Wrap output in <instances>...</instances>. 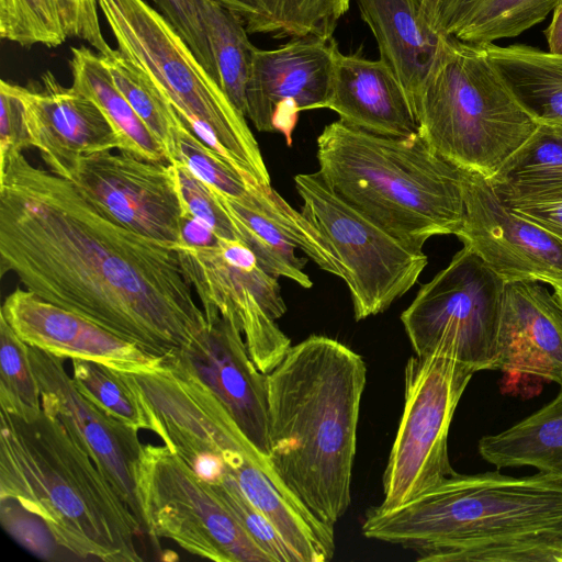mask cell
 <instances>
[{"label":"cell","mask_w":562,"mask_h":562,"mask_svg":"<svg viewBox=\"0 0 562 562\" xmlns=\"http://www.w3.org/2000/svg\"><path fill=\"white\" fill-rule=\"evenodd\" d=\"M493 370L562 386V306L543 283H505Z\"/></svg>","instance_id":"cell-19"},{"label":"cell","mask_w":562,"mask_h":562,"mask_svg":"<svg viewBox=\"0 0 562 562\" xmlns=\"http://www.w3.org/2000/svg\"><path fill=\"white\" fill-rule=\"evenodd\" d=\"M98 5L116 48L149 76L189 128L245 178L269 186L246 116L161 13L144 0H98Z\"/></svg>","instance_id":"cell-7"},{"label":"cell","mask_w":562,"mask_h":562,"mask_svg":"<svg viewBox=\"0 0 562 562\" xmlns=\"http://www.w3.org/2000/svg\"><path fill=\"white\" fill-rule=\"evenodd\" d=\"M161 15L184 40L203 67L217 81L212 53L198 7V0H153Z\"/></svg>","instance_id":"cell-38"},{"label":"cell","mask_w":562,"mask_h":562,"mask_svg":"<svg viewBox=\"0 0 562 562\" xmlns=\"http://www.w3.org/2000/svg\"><path fill=\"white\" fill-rule=\"evenodd\" d=\"M71 366V379L87 400L122 424L148 430L146 411L125 372L83 359H72Z\"/></svg>","instance_id":"cell-32"},{"label":"cell","mask_w":562,"mask_h":562,"mask_svg":"<svg viewBox=\"0 0 562 562\" xmlns=\"http://www.w3.org/2000/svg\"><path fill=\"white\" fill-rule=\"evenodd\" d=\"M0 268L155 356L206 325L177 245L126 228L21 153L0 164Z\"/></svg>","instance_id":"cell-1"},{"label":"cell","mask_w":562,"mask_h":562,"mask_svg":"<svg viewBox=\"0 0 562 562\" xmlns=\"http://www.w3.org/2000/svg\"><path fill=\"white\" fill-rule=\"evenodd\" d=\"M553 292L562 306V289L554 290Z\"/></svg>","instance_id":"cell-45"},{"label":"cell","mask_w":562,"mask_h":562,"mask_svg":"<svg viewBox=\"0 0 562 562\" xmlns=\"http://www.w3.org/2000/svg\"><path fill=\"white\" fill-rule=\"evenodd\" d=\"M560 0H438L429 24L439 34L485 46L541 23Z\"/></svg>","instance_id":"cell-23"},{"label":"cell","mask_w":562,"mask_h":562,"mask_svg":"<svg viewBox=\"0 0 562 562\" xmlns=\"http://www.w3.org/2000/svg\"><path fill=\"white\" fill-rule=\"evenodd\" d=\"M32 146L26 127L23 104L15 85L0 82V164L15 153Z\"/></svg>","instance_id":"cell-39"},{"label":"cell","mask_w":562,"mask_h":562,"mask_svg":"<svg viewBox=\"0 0 562 562\" xmlns=\"http://www.w3.org/2000/svg\"><path fill=\"white\" fill-rule=\"evenodd\" d=\"M318 173L349 205L408 247L456 235L464 215L463 170L417 132L373 134L340 120L318 135Z\"/></svg>","instance_id":"cell-5"},{"label":"cell","mask_w":562,"mask_h":562,"mask_svg":"<svg viewBox=\"0 0 562 562\" xmlns=\"http://www.w3.org/2000/svg\"><path fill=\"white\" fill-rule=\"evenodd\" d=\"M4 529L45 560L139 562L145 529L83 446L43 408L0 409Z\"/></svg>","instance_id":"cell-2"},{"label":"cell","mask_w":562,"mask_h":562,"mask_svg":"<svg viewBox=\"0 0 562 562\" xmlns=\"http://www.w3.org/2000/svg\"><path fill=\"white\" fill-rule=\"evenodd\" d=\"M487 180L505 204L537 202L562 194V134L540 123Z\"/></svg>","instance_id":"cell-27"},{"label":"cell","mask_w":562,"mask_h":562,"mask_svg":"<svg viewBox=\"0 0 562 562\" xmlns=\"http://www.w3.org/2000/svg\"><path fill=\"white\" fill-rule=\"evenodd\" d=\"M237 15L248 34L331 38L351 0H213Z\"/></svg>","instance_id":"cell-28"},{"label":"cell","mask_w":562,"mask_h":562,"mask_svg":"<svg viewBox=\"0 0 562 562\" xmlns=\"http://www.w3.org/2000/svg\"><path fill=\"white\" fill-rule=\"evenodd\" d=\"M367 382L363 358L312 335L269 373V460L290 491L335 527L351 503L357 428Z\"/></svg>","instance_id":"cell-4"},{"label":"cell","mask_w":562,"mask_h":562,"mask_svg":"<svg viewBox=\"0 0 562 562\" xmlns=\"http://www.w3.org/2000/svg\"><path fill=\"white\" fill-rule=\"evenodd\" d=\"M215 192L235 225L239 241L254 252L265 271L276 278H288L305 289L312 288L313 282L304 271L305 260L295 254L297 248L280 226L252 201L250 183L247 195L241 199Z\"/></svg>","instance_id":"cell-29"},{"label":"cell","mask_w":562,"mask_h":562,"mask_svg":"<svg viewBox=\"0 0 562 562\" xmlns=\"http://www.w3.org/2000/svg\"><path fill=\"white\" fill-rule=\"evenodd\" d=\"M549 125L553 126L560 134H562V123H551Z\"/></svg>","instance_id":"cell-46"},{"label":"cell","mask_w":562,"mask_h":562,"mask_svg":"<svg viewBox=\"0 0 562 562\" xmlns=\"http://www.w3.org/2000/svg\"><path fill=\"white\" fill-rule=\"evenodd\" d=\"M437 2H438V0H422L423 13H424L426 20L428 21V23L430 22L432 15H434Z\"/></svg>","instance_id":"cell-44"},{"label":"cell","mask_w":562,"mask_h":562,"mask_svg":"<svg viewBox=\"0 0 562 562\" xmlns=\"http://www.w3.org/2000/svg\"><path fill=\"white\" fill-rule=\"evenodd\" d=\"M338 49L334 37L315 36L257 48L246 86V117L256 130L281 133L290 146L299 113L324 108Z\"/></svg>","instance_id":"cell-16"},{"label":"cell","mask_w":562,"mask_h":562,"mask_svg":"<svg viewBox=\"0 0 562 562\" xmlns=\"http://www.w3.org/2000/svg\"><path fill=\"white\" fill-rule=\"evenodd\" d=\"M477 449L497 469L531 467L562 481V389L531 415L482 437Z\"/></svg>","instance_id":"cell-24"},{"label":"cell","mask_w":562,"mask_h":562,"mask_svg":"<svg viewBox=\"0 0 562 562\" xmlns=\"http://www.w3.org/2000/svg\"><path fill=\"white\" fill-rule=\"evenodd\" d=\"M302 214L317 229L347 284L357 321L386 311L428 263L415 250L335 194L317 172L294 177Z\"/></svg>","instance_id":"cell-8"},{"label":"cell","mask_w":562,"mask_h":562,"mask_svg":"<svg viewBox=\"0 0 562 562\" xmlns=\"http://www.w3.org/2000/svg\"><path fill=\"white\" fill-rule=\"evenodd\" d=\"M175 161L184 165L194 176L223 195L241 199L249 191L251 180L201 140L183 120L177 131Z\"/></svg>","instance_id":"cell-35"},{"label":"cell","mask_w":562,"mask_h":562,"mask_svg":"<svg viewBox=\"0 0 562 562\" xmlns=\"http://www.w3.org/2000/svg\"><path fill=\"white\" fill-rule=\"evenodd\" d=\"M146 532L216 562H271L207 482L166 445L144 443L135 470Z\"/></svg>","instance_id":"cell-9"},{"label":"cell","mask_w":562,"mask_h":562,"mask_svg":"<svg viewBox=\"0 0 562 562\" xmlns=\"http://www.w3.org/2000/svg\"><path fill=\"white\" fill-rule=\"evenodd\" d=\"M414 114L419 134L438 155L487 179L540 124L481 46L445 35Z\"/></svg>","instance_id":"cell-6"},{"label":"cell","mask_w":562,"mask_h":562,"mask_svg":"<svg viewBox=\"0 0 562 562\" xmlns=\"http://www.w3.org/2000/svg\"><path fill=\"white\" fill-rule=\"evenodd\" d=\"M100 56L116 88L161 144L168 161L172 164L176 160L177 131L182 119L149 76L117 48Z\"/></svg>","instance_id":"cell-31"},{"label":"cell","mask_w":562,"mask_h":562,"mask_svg":"<svg viewBox=\"0 0 562 562\" xmlns=\"http://www.w3.org/2000/svg\"><path fill=\"white\" fill-rule=\"evenodd\" d=\"M384 60L403 86L413 111L442 36L426 20L422 0H357Z\"/></svg>","instance_id":"cell-22"},{"label":"cell","mask_w":562,"mask_h":562,"mask_svg":"<svg viewBox=\"0 0 562 562\" xmlns=\"http://www.w3.org/2000/svg\"><path fill=\"white\" fill-rule=\"evenodd\" d=\"M69 65L71 87L102 112L120 140V151L148 161L169 162L164 147L116 88L99 54L86 46L72 47Z\"/></svg>","instance_id":"cell-25"},{"label":"cell","mask_w":562,"mask_h":562,"mask_svg":"<svg viewBox=\"0 0 562 562\" xmlns=\"http://www.w3.org/2000/svg\"><path fill=\"white\" fill-rule=\"evenodd\" d=\"M177 248L203 312L234 317L256 367L266 374L271 372L291 347L276 323L286 311L277 278L265 271L239 240L220 238L211 247Z\"/></svg>","instance_id":"cell-12"},{"label":"cell","mask_w":562,"mask_h":562,"mask_svg":"<svg viewBox=\"0 0 562 562\" xmlns=\"http://www.w3.org/2000/svg\"><path fill=\"white\" fill-rule=\"evenodd\" d=\"M172 165L176 170L183 213H188L205 224L221 239L239 240L235 225L214 189L194 176L181 162L175 161Z\"/></svg>","instance_id":"cell-37"},{"label":"cell","mask_w":562,"mask_h":562,"mask_svg":"<svg viewBox=\"0 0 562 562\" xmlns=\"http://www.w3.org/2000/svg\"><path fill=\"white\" fill-rule=\"evenodd\" d=\"M32 146L49 171L59 175L78 157L120 149V140L99 108L46 71L34 87L16 86Z\"/></svg>","instance_id":"cell-20"},{"label":"cell","mask_w":562,"mask_h":562,"mask_svg":"<svg viewBox=\"0 0 562 562\" xmlns=\"http://www.w3.org/2000/svg\"><path fill=\"white\" fill-rule=\"evenodd\" d=\"M209 484L271 562H297L273 524L247 499L228 473L225 472L216 482Z\"/></svg>","instance_id":"cell-36"},{"label":"cell","mask_w":562,"mask_h":562,"mask_svg":"<svg viewBox=\"0 0 562 562\" xmlns=\"http://www.w3.org/2000/svg\"><path fill=\"white\" fill-rule=\"evenodd\" d=\"M218 239L210 227L190 214L183 213L181 218V243L178 245L211 247L216 245Z\"/></svg>","instance_id":"cell-42"},{"label":"cell","mask_w":562,"mask_h":562,"mask_svg":"<svg viewBox=\"0 0 562 562\" xmlns=\"http://www.w3.org/2000/svg\"><path fill=\"white\" fill-rule=\"evenodd\" d=\"M361 529L420 562H562V481L456 472L403 505L369 508Z\"/></svg>","instance_id":"cell-3"},{"label":"cell","mask_w":562,"mask_h":562,"mask_svg":"<svg viewBox=\"0 0 562 562\" xmlns=\"http://www.w3.org/2000/svg\"><path fill=\"white\" fill-rule=\"evenodd\" d=\"M42 408L29 345L0 314V409L27 414Z\"/></svg>","instance_id":"cell-33"},{"label":"cell","mask_w":562,"mask_h":562,"mask_svg":"<svg viewBox=\"0 0 562 562\" xmlns=\"http://www.w3.org/2000/svg\"><path fill=\"white\" fill-rule=\"evenodd\" d=\"M0 36L29 47H55L67 34L57 0H0Z\"/></svg>","instance_id":"cell-34"},{"label":"cell","mask_w":562,"mask_h":562,"mask_svg":"<svg viewBox=\"0 0 562 562\" xmlns=\"http://www.w3.org/2000/svg\"><path fill=\"white\" fill-rule=\"evenodd\" d=\"M1 315L27 345L63 359H83L128 373L164 369V357L148 353L85 316L16 288Z\"/></svg>","instance_id":"cell-18"},{"label":"cell","mask_w":562,"mask_h":562,"mask_svg":"<svg viewBox=\"0 0 562 562\" xmlns=\"http://www.w3.org/2000/svg\"><path fill=\"white\" fill-rule=\"evenodd\" d=\"M481 47L539 123H562V55L521 44Z\"/></svg>","instance_id":"cell-26"},{"label":"cell","mask_w":562,"mask_h":562,"mask_svg":"<svg viewBox=\"0 0 562 562\" xmlns=\"http://www.w3.org/2000/svg\"><path fill=\"white\" fill-rule=\"evenodd\" d=\"M549 52L562 55V0L555 5L550 24L543 31Z\"/></svg>","instance_id":"cell-43"},{"label":"cell","mask_w":562,"mask_h":562,"mask_svg":"<svg viewBox=\"0 0 562 562\" xmlns=\"http://www.w3.org/2000/svg\"><path fill=\"white\" fill-rule=\"evenodd\" d=\"M198 7L215 65L220 87L246 116V86L257 47L243 21L213 0H198Z\"/></svg>","instance_id":"cell-30"},{"label":"cell","mask_w":562,"mask_h":562,"mask_svg":"<svg viewBox=\"0 0 562 562\" xmlns=\"http://www.w3.org/2000/svg\"><path fill=\"white\" fill-rule=\"evenodd\" d=\"M475 371L442 355L413 356L404 370V407L383 474V508L403 505L452 475L448 435Z\"/></svg>","instance_id":"cell-11"},{"label":"cell","mask_w":562,"mask_h":562,"mask_svg":"<svg viewBox=\"0 0 562 562\" xmlns=\"http://www.w3.org/2000/svg\"><path fill=\"white\" fill-rule=\"evenodd\" d=\"M463 221L456 233L505 283L540 282L562 289V240L517 213L487 178L463 170Z\"/></svg>","instance_id":"cell-14"},{"label":"cell","mask_w":562,"mask_h":562,"mask_svg":"<svg viewBox=\"0 0 562 562\" xmlns=\"http://www.w3.org/2000/svg\"><path fill=\"white\" fill-rule=\"evenodd\" d=\"M505 282L469 247L424 283L401 314L416 356L442 355L493 370Z\"/></svg>","instance_id":"cell-10"},{"label":"cell","mask_w":562,"mask_h":562,"mask_svg":"<svg viewBox=\"0 0 562 562\" xmlns=\"http://www.w3.org/2000/svg\"><path fill=\"white\" fill-rule=\"evenodd\" d=\"M67 37H76L90 44L99 55L113 48L103 37L98 0H57Z\"/></svg>","instance_id":"cell-40"},{"label":"cell","mask_w":562,"mask_h":562,"mask_svg":"<svg viewBox=\"0 0 562 562\" xmlns=\"http://www.w3.org/2000/svg\"><path fill=\"white\" fill-rule=\"evenodd\" d=\"M506 205L562 240V194L537 202Z\"/></svg>","instance_id":"cell-41"},{"label":"cell","mask_w":562,"mask_h":562,"mask_svg":"<svg viewBox=\"0 0 562 562\" xmlns=\"http://www.w3.org/2000/svg\"><path fill=\"white\" fill-rule=\"evenodd\" d=\"M42 408L59 419L144 526L134 470L143 442L137 430L112 418L76 387L63 358L29 345ZM146 532V530H145Z\"/></svg>","instance_id":"cell-17"},{"label":"cell","mask_w":562,"mask_h":562,"mask_svg":"<svg viewBox=\"0 0 562 562\" xmlns=\"http://www.w3.org/2000/svg\"><path fill=\"white\" fill-rule=\"evenodd\" d=\"M58 176L126 228L159 241L181 243L183 206L172 164L106 150L78 157Z\"/></svg>","instance_id":"cell-13"},{"label":"cell","mask_w":562,"mask_h":562,"mask_svg":"<svg viewBox=\"0 0 562 562\" xmlns=\"http://www.w3.org/2000/svg\"><path fill=\"white\" fill-rule=\"evenodd\" d=\"M323 109L334 111L348 125L378 135L406 137L418 132L403 86L381 58L371 60L338 49Z\"/></svg>","instance_id":"cell-21"},{"label":"cell","mask_w":562,"mask_h":562,"mask_svg":"<svg viewBox=\"0 0 562 562\" xmlns=\"http://www.w3.org/2000/svg\"><path fill=\"white\" fill-rule=\"evenodd\" d=\"M204 315L203 330L188 345L164 357V366L206 387L249 441L269 456L267 374L251 360L234 317L218 311Z\"/></svg>","instance_id":"cell-15"}]
</instances>
